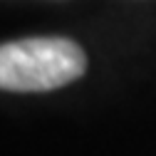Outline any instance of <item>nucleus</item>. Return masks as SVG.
<instances>
[{
  "label": "nucleus",
  "instance_id": "1",
  "mask_svg": "<svg viewBox=\"0 0 156 156\" xmlns=\"http://www.w3.org/2000/svg\"><path fill=\"white\" fill-rule=\"evenodd\" d=\"M87 69L82 47L67 37H30L0 45V89L50 92Z\"/></svg>",
  "mask_w": 156,
  "mask_h": 156
}]
</instances>
